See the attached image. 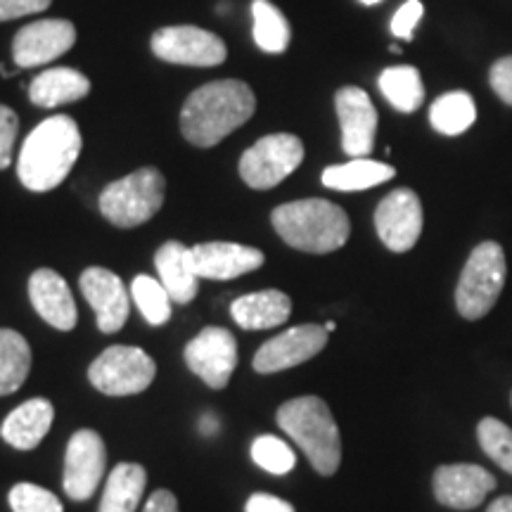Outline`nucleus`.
Here are the masks:
<instances>
[{"instance_id": "obj_18", "label": "nucleus", "mask_w": 512, "mask_h": 512, "mask_svg": "<svg viewBox=\"0 0 512 512\" xmlns=\"http://www.w3.org/2000/svg\"><path fill=\"white\" fill-rule=\"evenodd\" d=\"M29 297L38 316L57 330H74L79 311H76L74 294L67 280L50 268H38L29 280Z\"/></svg>"}, {"instance_id": "obj_24", "label": "nucleus", "mask_w": 512, "mask_h": 512, "mask_svg": "<svg viewBox=\"0 0 512 512\" xmlns=\"http://www.w3.org/2000/svg\"><path fill=\"white\" fill-rule=\"evenodd\" d=\"M147 472L138 463H119L107 477L98 512H136L145 494Z\"/></svg>"}, {"instance_id": "obj_6", "label": "nucleus", "mask_w": 512, "mask_h": 512, "mask_svg": "<svg viewBox=\"0 0 512 512\" xmlns=\"http://www.w3.org/2000/svg\"><path fill=\"white\" fill-rule=\"evenodd\" d=\"M505 275H508V266H505L503 247L498 242H482L472 249L456 287L460 316L479 320L494 309L503 292Z\"/></svg>"}, {"instance_id": "obj_22", "label": "nucleus", "mask_w": 512, "mask_h": 512, "mask_svg": "<svg viewBox=\"0 0 512 512\" xmlns=\"http://www.w3.org/2000/svg\"><path fill=\"white\" fill-rule=\"evenodd\" d=\"M233 320L242 330H268L283 325L292 313V299L280 290L245 294L230 304Z\"/></svg>"}, {"instance_id": "obj_10", "label": "nucleus", "mask_w": 512, "mask_h": 512, "mask_svg": "<svg viewBox=\"0 0 512 512\" xmlns=\"http://www.w3.org/2000/svg\"><path fill=\"white\" fill-rule=\"evenodd\" d=\"M185 363L211 389H226L238 366V342L226 328H204L185 347Z\"/></svg>"}, {"instance_id": "obj_27", "label": "nucleus", "mask_w": 512, "mask_h": 512, "mask_svg": "<svg viewBox=\"0 0 512 512\" xmlns=\"http://www.w3.org/2000/svg\"><path fill=\"white\" fill-rule=\"evenodd\" d=\"M380 91L392 107L399 112H415L425 100V86H422L420 72L408 64L389 67L380 74Z\"/></svg>"}, {"instance_id": "obj_21", "label": "nucleus", "mask_w": 512, "mask_h": 512, "mask_svg": "<svg viewBox=\"0 0 512 512\" xmlns=\"http://www.w3.org/2000/svg\"><path fill=\"white\" fill-rule=\"evenodd\" d=\"M55 420V408L48 399H36L24 401L22 406H17L8 418H5L3 427H0V437L17 451H31L46 439Z\"/></svg>"}, {"instance_id": "obj_30", "label": "nucleus", "mask_w": 512, "mask_h": 512, "mask_svg": "<svg viewBox=\"0 0 512 512\" xmlns=\"http://www.w3.org/2000/svg\"><path fill=\"white\" fill-rule=\"evenodd\" d=\"M131 297L138 311L150 325H164L171 318V297L159 280L150 275H138L131 283Z\"/></svg>"}, {"instance_id": "obj_39", "label": "nucleus", "mask_w": 512, "mask_h": 512, "mask_svg": "<svg viewBox=\"0 0 512 512\" xmlns=\"http://www.w3.org/2000/svg\"><path fill=\"white\" fill-rule=\"evenodd\" d=\"M143 512H178V501L169 489H159L147 498Z\"/></svg>"}, {"instance_id": "obj_2", "label": "nucleus", "mask_w": 512, "mask_h": 512, "mask_svg": "<svg viewBox=\"0 0 512 512\" xmlns=\"http://www.w3.org/2000/svg\"><path fill=\"white\" fill-rule=\"evenodd\" d=\"M81 155V131L72 117L41 121L24 140L17 159V174L31 192L55 190L69 176Z\"/></svg>"}, {"instance_id": "obj_8", "label": "nucleus", "mask_w": 512, "mask_h": 512, "mask_svg": "<svg viewBox=\"0 0 512 512\" xmlns=\"http://www.w3.org/2000/svg\"><path fill=\"white\" fill-rule=\"evenodd\" d=\"M304 162V143L292 133H273L254 143L240 159V176L249 188L271 190Z\"/></svg>"}, {"instance_id": "obj_43", "label": "nucleus", "mask_w": 512, "mask_h": 512, "mask_svg": "<svg viewBox=\"0 0 512 512\" xmlns=\"http://www.w3.org/2000/svg\"><path fill=\"white\" fill-rule=\"evenodd\" d=\"M325 330H328V332L335 330V323H332V320H330V323H325Z\"/></svg>"}, {"instance_id": "obj_20", "label": "nucleus", "mask_w": 512, "mask_h": 512, "mask_svg": "<svg viewBox=\"0 0 512 512\" xmlns=\"http://www.w3.org/2000/svg\"><path fill=\"white\" fill-rule=\"evenodd\" d=\"M155 266L159 273V283L169 292L174 304H190L200 290V273H197L192 247L183 242H164L155 254Z\"/></svg>"}, {"instance_id": "obj_41", "label": "nucleus", "mask_w": 512, "mask_h": 512, "mask_svg": "<svg viewBox=\"0 0 512 512\" xmlns=\"http://www.w3.org/2000/svg\"><path fill=\"white\" fill-rule=\"evenodd\" d=\"M202 430L204 432H207V434H211V432H216V430H219V425H216V422L214 420H202Z\"/></svg>"}, {"instance_id": "obj_28", "label": "nucleus", "mask_w": 512, "mask_h": 512, "mask_svg": "<svg viewBox=\"0 0 512 512\" xmlns=\"http://www.w3.org/2000/svg\"><path fill=\"white\" fill-rule=\"evenodd\" d=\"M477 119V107L475 100L470 98L465 91H453L444 93L441 98L434 100L430 110V121L444 136H460L467 128L475 124Z\"/></svg>"}, {"instance_id": "obj_25", "label": "nucleus", "mask_w": 512, "mask_h": 512, "mask_svg": "<svg viewBox=\"0 0 512 512\" xmlns=\"http://www.w3.org/2000/svg\"><path fill=\"white\" fill-rule=\"evenodd\" d=\"M396 176V169L389 164L373 162V159H351L347 164L328 166L323 171V185L330 190L339 192H356V190H368L375 185L392 181Z\"/></svg>"}, {"instance_id": "obj_11", "label": "nucleus", "mask_w": 512, "mask_h": 512, "mask_svg": "<svg viewBox=\"0 0 512 512\" xmlns=\"http://www.w3.org/2000/svg\"><path fill=\"white\" fill-rule=\"evenodd\" d=\"M330 332L325 325H297V328L285 330L283 335L268 339V342L254 354V370L261 375L280 373V370L302 366L311 361L328 344Z\"/></svg>"}, {"instance_id": "obj_5", "label": "nucleus", "mask_w": 512, "mask_h": 512, "mask_svg": "<svg viewBox=\"0 0 512 512\" xmlns=\"http://www.w3.org/2000/svg\"><path fill=\"white\" fill-rule=\"evenodd\" d=\"M166 181L155 166H143L102 190L100 211L117 228H136L162 209Z\"/></svg>"}, {"instance_id": "obj_4", "label": "nucleus", "mask_w": 512, "mask_h": 512, "mask_svg": "<svg viewBox=\"0 0 512 512\" xmlns=\"http://www.w3.org/2000/svg\"><path fill=\"white\" fill-rule=\"evenodd\" d=\"M275 420L287 437L297 441L313 470L323 477L335 475L342 463V439L328 403L320 396H299L283 403Z\"/></svg>"}, {"instance_id": "obj_33", "label": "nucleus", "mask_w": 512, "mask_h": 512, "mask_svg": "<svg viewBox=\"0 0 512 512\" xmlns=\"http://www.w3.org/2000/svg\"><path fill=\"white\" fill-rule=\"evenodd\" d=\"M10 508L12 512H64L60 498L29 482L12 486Z\"/></svg>"}, {"instance_id": "obj_40", "label": "nucleus", "mask_w": 512, "mask_h": 512, "mask_svg": "<svg viewBox=\"0 0 512 512\" xmlns=\"http://www.w3.org/2000/svg\"><path fill=\"white\" fill-rule=\"evenodd\" d=\"M486 512H512V496H501L486 508Z\"/></svg>"}, {"instance_id": "obj_15", "label": "nucleus", "mask_w": 512, "mask_h": 512, "mask_svg": "<svg viewBox=\"0 0 512 512\" xmlns=\"http://www.w3.org/2000/svg\"><path fill=\"white\" fill-rule=\"evenodd\" d=\"M432 486L441 505L453 510H472L496 489V477L482 465H441L434 470Z\"/></svg>"}, {"instance_id": "obj_13", "label": "nucleus", "mask_w": 512, "mask_h": 512, "mask_svg": "<svg viewBox=\"0 0 512 512\" xmlns=\"http://www.w3.org/2000/svg\"><path fill=\"white\" fill-rule=\"evenodd\" d=\"M375 228L384 247L392 252H408L415 247L422 233V204L411 188L389 192L377 204Z\"/></svg>"}, {"instance_id": "obj_29", "label": "nucleus", "mask_w": 512, "mask_h": 512, "mask_svg": "<svg viewBox=\"0 0 512 512\" xmlns=\"http://www.w3.org/2000/svg\"><path fill=\"white\" fill-rule=\"evenodd\" d=\"M252 17H254V41L264 53L280 55L290 46V24L283 12L268 0H254L252 3Z\"/></svg>"}, {"instance_id": "obj_16", "label": "nucleus", "mask_w": 512, "mask_h": 512, "mask_svg": "<svg viewBox=\"0 0 512 512\" xmlns=\"http://www.w3.org/2000/svg\"><path fill=\"white\" fill-rule=\"evenodd\" d=\"M339 126H342V150L351 159L366 157L375 145L377 110L363 88L347 86L335 98Z\"/></svg>"}, {"instance_id": "obj_7", "label": "nucleus", "mask_w": 512, "mask_h": 512, "mask_svg": "<svg viewBox=\"0 0 512 512\" xmlns=\"http://www.w3.org/2000/svg\"><path fill=\"white\" fill-rule=\"evenodd\" d=\"M157 375L150 354L138 347H110L88 368V380L107 396H133L145 392Z\"/></svg>"}, {"instance_id": "obj_26", "label": "nucleus", "mask_w": 512, "mask_h": 512, "mask_svg": "<svg viewBox=\"0 0 512 512\" xmlns=\"http://www.w3.org/2000/svg\"><path fill=\"white\" fill-rule=\"evenodd\" d=\"M31 347L17 330L0 328V396L15 394L29 377Z\"/></svg>"}, {"instance_id": "obj_12", "label": "nucleus", "mask_w": 512, "mask_h": 512, "mask_svg": "<svg viewBox=\"0 0 512 512\" xmlns=\"http://www.w3.org/2000/svg\"><path fill=\"white\" fill-rule=\"evenodd\" d=\"M107 463L105 441L98 432L79 430L69 439L64 456V491L72 501L91 498L102 482Z\"/></svg>"}, {"instance_id": "obj_9", "label": "nucleus", "mask_w": 512, "mask_h": 512, "mask_svg": "<svg viewBox=\"0 0 512 512\" xmlns=\"http://www.w3.org/2000/svg\"><path fill=\"white\" fill-rule=\"evenodd\" d=\"M152 53L159 60L185 67H219L228 50L219 36L200 27H166L152 36Z\"/></svg>"}, {"instance_id": "obj_23", "label": "nucleus", "mask_w": 512, "mask_h": 512, "mask_svg": "<svg viewBox=\"0 0 512 512\" xmlns=\"http://www.w3.org/2000/svg\"><path fill=\"white\" fill-rule=\"evenodd\" d=\"M91 93V81L88 76L69 67H55L46 69L31 81L29 86V100L34 102L36 107H46V110H53V107L67 105V102H76Z\"/></svg>"}, {"instance_id": "obj_37", "label": "nucleus", "mask_w": 512, "mask_h": 512, "mask_svg": "<svg viewBox=\"0 0 512 512\" xmlns=\"http://www.w3.org/2000/svg\"><path fill=\"white\" fill-rule=\"evenodd\" d=\"M53 0H0V22H8V19L36 15L50 8Z\"/></svg>"}, {"instance_id": "obj_17", "label": "nucleus", "mask_w": 512, "mask_h": 512, "mask_svg": "<svg viewBox=\"0 0 512 512\" xmlns=\"http://www.w3.org/2000/svg\"><path fill=\"white\" fill-rule=\"evenodd\" d=\"M79 285L86 302L93 306L95 316H98L100 332L114 335V332L124 328L128 318V294L126 285L121 283L117 273L100 266H91L81 273Z\"/></svg>"}, {"instance_id": "obj_35", "label": "nucleus", "mask_w": 512, "mask_h": 512, "mask_svg": "<svg viewBox=\"0 0 512 512\" xmlns=\"http://www.w3.org/2000/svg\"><path fill=\"white\" fill-rule=\"evenodd\" d=\"M422 12H425V8H422L420 0H408V3H403L392 19V34L396 38H403V41H411L413 31L422 19Z\"/></svg>"}, {"instance_id": "obj_32", "label": "nucleus", "mask_w": 512, "mask_h": 512, "mask_svg": "<svg viewBox=\"0 0 512 512\" xmlns=\"http://www.w3.org/2000/svg\"><path fill=\"white\" fill-rule=\"evenodd\" d=\"M252 460L261 470L271 472V475H287L297 465V456L283 439L271 437V434H261L252 444Z\"/></svg>"}, {"instance_id": "obj_38", "label": "nucleus", "mask_w": 512, "mask_h": 512, "mask_svg": "<svg viewBox=\"0 0 512 512\" xmlns=\"http://www.w3.org/2000/svg\"><path fill=\"white\" fill-rule=\"evenodd\" d=\"M245 512H294V508L278 496L252 494L245 505Z\"/></svg>"}, {"instance_id": "obj_1", "label": "nucleus", "mask_w": 512, "mask_h": 512, "mask_svg": "<svg viewBox=\"0 0 512 512\" xmlns=\"http://www.w3.org/2000/svg\"><path fill=\"white\" fill-rule=\"evenodd\" d=\"M254 110L256 98L245 81H211L185 100L181 112L183 136L197 147H214L235 128L247 124Z\"/></svg>"}, {"instance_id": "obj_44", "label": "nucleus", "mask_w": 512, "mask_h": 512, "mask_svg": "<svg viewBox=\"0 0 512 512\" xmlns=\"http://www.w3.org/2000/svg\"><path fill=\"white\" fill-rule=\"evenodd\" d=\"M510 403H512V396H510Z\"/></svg>"}, {"instance_id": "obj_42", "label": "nucleus", "mask_w": 512, "mask_h": 512, "mask_svg": "<svg viewBox=\"0 0 512 512\" xmlns=\"http://www.w3.org/2000/svg\"><path fill=\"white\" fill-rule=\"evenodd\" d=\"M361 3L363 5H377V3H380V0H361Z\"/></svg>"}, {"instance_id": "obj_34", "label": "nucleus", "mask_w": 512, "mask_h": 512, "mask_svg": "<svg viewBox=\"0 0 512 512\" xmlns=\"http://www.w3.org/2000/svg\"><path fill=\"white\" fill-rule=\"evenodd\" d=\"M19 131V119L10 107L0 105V171L8 169L12 162V150Z\"/></svg>"}, {"instance_id": "obj_31", "label": "nucleus", "mask_w": 512, "mask_h": 512, "mask_svg": "<svg viewBox=\"0 0 512 512\" xmlns=\"http://www.w3.org/2000/svg\"><path fill=\"white\" fill-rule=\"evenodd\" d=\"M477 439L482 451L501 470L512 475V430L496 418H482L477 425Z\"/></svg>"}, {"instance_id": "obj_19", "label": "nucleus", "mask_w": 512, "mask_h": 512, "mask_svg": "<svg viewBox=\"0 0 512 512\" xmlns=\"http://www.w3.org/2000/svg\"><path fill=\"white\" fill-rule=\"evenodd\" d=\"M192 256L200 278L207 280L240 278L264 266V254L259 249L238 242H202L192 247Z\"/></svg>"}, {"instance_id": "obj_3", "label": "nucleus", "mask_w": 512, "mask_h": 512, "mask_svg": "<svg viewBox=\"0 0 512 512\" xmlns=\"http://www.w3.org/2000/svg\"><path fill=\"white\" fill-rule=\"evenodd\" d=\"M271 221L287 245L309 254L337 252L347 245L351 233L347 211L318 197L280 204Z\"/></svg>"}, {"instance_id": "obj_36", "label": "nucleus", "mask_w": 512, "mask_h": 512, "mask_svg": "<svg viewBox=\"0 0 512 512\" xmlns=\"http://www.w3.org/2000/svg\"><path fill=\"white\" fill-rule=\"evenodd\" d=\"M489 81L498 98H501L505 105L512 107V55L501 57V60L491 67Z\"/></svg>"}, {"instance_id": "obj_14", "label": "nucleus", "mask_w": 512, "mask_h": 512, "mask_svg": "<svg viewBox=\"0 0 512 512\" xmlns=\"http://www.w3.org/2000/svg\"><path fill=\"white\" fill-rule=\"evenodd\" d=\"M76 29L67 19H38L17 31L12 41V60L17 67H41L72 50Z\"/></svg>"}]
</instances>
